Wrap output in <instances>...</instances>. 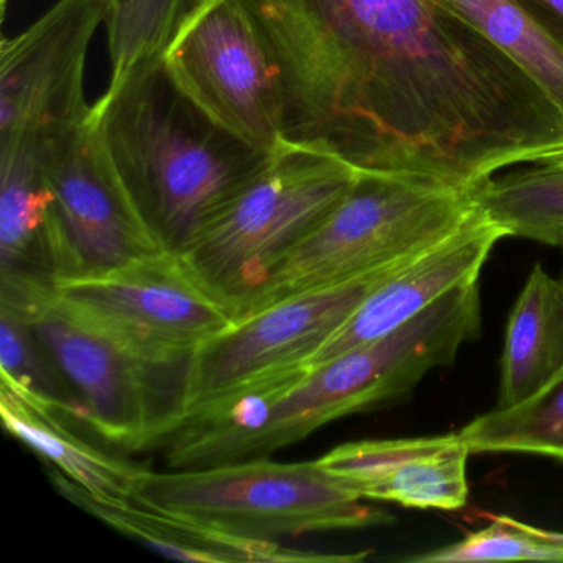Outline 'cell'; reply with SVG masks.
Here are the masks:
<instances>
[{"label": "cell", "mask_w": 563, "mask_h": 563, "mask_svg": "<svg viewBox=\"0 0 563 563\" xmlns=\"http://www.w3.org/2000/svg\"><path fill=\"white\" fill-rule=\"evenodd\" d=\"M161 58L176 90L230 136L262 153L285 141L278 65L243 0H194Z\"/></svg>", "instance_id": "cell-7"}, {"label": "cell", "mask_w": 563, "mask_h": 563, "mask_svg": "<svg viewBox=\"0 0 563 563\" xmlns=\"http://www.w3.org/2000/svg\"><path fill=\"white\" fill-rule=\"evenodd\" d=\"M471 453H532L563 460V378L517 408H496L460 431Z\"/></svg>", "instance_id": "cell-21"}, {"label": "cell", "mask_w": 563, "mask_h": 563, "mask_svg": "<svg viewBox=\"0 0 563 563\" xmlns=\"http://www.w3.org/2000/svg\"><path fill=\"white\" fill-rule=\"evenodd\" d=\"M474 212L470 192L446 184L362 170L347 197L289 253L243 316L395 268L446 239Z\"/></svg>", "instance_id": "cell-4"}, {"label": "cell", "mask_w": 563, "mask_h": 563, "mask_svg": "<svg viewBox=\"0 0 563 563\" xmlns=\"http://www.w3.org/2000/svg\"><path fill=\"white\" fill-rule=\"evenodd\" d=\"M55 489L85 512L103 520L107 526L144 545L153 547L169 559L187 562L308 563L358 562L368 552L318 553L288 549L275 540L249 539L223 532L216 527L163 510L140 506L134 500H108L93 496L58 470L48 473Z\"/></svg>", "instance_id": "cell-14"}, {"label": "cell", "mask_w": 563, "mask_h": 563, "mask_svg": "<svg viewBox=\"0 0 563 563\" xmlns=\"http://www.w3.org/2000/svg\"><path fill=\"white\" fill-rule=\"evenodd\" d=\"M161 57L113 74L91 117L147 229L161 249L180 255L272 153L207 120L170 84Z\"/></svg>", "instance_id": "cell-2"}, {"label": "cell", "mask_w": 563, "mask_h": 563, "mask_svg": "<svg viewBox=\"0 0 563 563\" xmlns=\"http://www.w3.org/2000/svg\"><path fill=\"white\" fill-rule=\"evenodd\" d=\"M5 4H8V0H2V9L5 11Z\"/></svg>", "instance_id": "cell-25"}, {"label": "cell", "mask_w": 563, "mask_h": 563, "mask_svg": "<svg viewBox=\"0 0 563 563\" xmlns=\"http://www.w3.org/2000/svg\"><path fill=\"white\" fill-rule=\"evenodd\" d=\"M361 174L328 147L285 140L180 256L233 319L242 318L275 269L338 209Z\"/></svg>", "instance_id": "cell-3"}, {"label": "cell", "mask_w": 563, "mask_h": 563, "mask_svg": "<svg viewBox=\"0 0 563 563\" xmlns=\"http://www.w3.org/2000/svg\"><path fill=\"white\" fill-rule=\"evenodd\" d=\"M0 417L5 430L44 457L68 479L93 496L108 500H133L143 467L113 456L84 440L74 424L44 405L0 385Z\"/></svg>", "instance_id": "cell-17"}, {"label": "cell", "mask_w": 563, "mask_h": 563, "mask_svg": "<svg viewBox=\"0 0 563 563\" xmlns=\"http://www.w3.org/2000/svg\"><path fill=\"white\" fill-rule=\"evenodd\" d=\"M504 236L476 207L460 229L388 275L309 361V367L384 338L453 289L479 282L487 256Z\"/></svg>", "instance_id": "cell-12"}, {"label": "cell", "mask_w": 563, "mask_h": 563, "mask_svg": "<svg viewBox=\"0 0 563 563\" xmlns=\"http://www.w3.org/2000/svg\"><path fill=\"white\" fill-rule=\"evenodd\" d=\"M44 342L87 410L98 437L126 451L163 446L184 415L189 365L144 357L126 339L62 301L54 291L0 299Z\"/></svg>", "instance_id": "cell-6"}, {"label": "cell", "mask_w": 563, "mask_h": 563, "mask_svg": "<svg viewBox=\"0 0 563 563\" xmlns=\"http://www.w3.org/2000/svg\"><path fill=\"white\" fill-rule=\"evenodd\" d=\"M523 68L563 113V48L517 0H441Z\"/></svg>", "instance_id": "cell-19"}, {"label": "cell", "mask_w": 563, "mask_h": 563, "mask_svg": "<svg viewBox=\"0 0 563 563\" xmlns=\"http://www.w3.org/2000/svg\"><path fill=\"white\" fill-rule=\"evenodd\" d=\"M103 0H60L0 45V141L45 137L90 117L85 65Z\"/></svg>", "instance_id": "cell-11"}, {"label": "cell", "mask_w": 563, "mask_h": 563, "mask_svg": "<svg viewBox=\"0 0 563 563\" xmlns=\"http://www.w3.org/2000/svg\"><path fill=\"white\" fill-rule=\"evenodd\" d=\"M104 5H107V14L108 12L113 11L114 8H118V5L123 2V0H103Z\"/></svg>", "instance_id": "cell-24"}, {"label": "cell", "mask_w": 563, "mask_h": 563, "mask_svg": "<svg viewBox=\"0 0 563 563\" xmlns=\"http://www.w3.org/2000/svg\"><path fill=\"white\" fill-rule=\"evenodd\" d=\"M54 192L51 246L57 282L100 275L163 252L121 183L95 118L38 137Z\"/></svg>", "instance_id": "cell-8"}, {"label": "cell", "mask_w": 563, "mask_h": 563, "mask_svg": "<svg viewBox=\"0 0 563 563\" xmlns=\"http://www.w3.org/2000/svg\"><path fill=\"white\" fill-rule=\"evenodd\" d=\"M55 295L163 365H189L200 345L235 322L183 256L167 250L100 275L60 279Z\"/></svg>", "instance_id": "cell-9"}, {"label": "cell", "mask_w": 563, "mask_h": 563, "mask_svg": "<svg viewBox=\"0 0 563 563\" xmlns=\"http://www.w3.org/2000/svg\"><path fill=\"white\" fill-rule=\"evenodd\" d=\"M563 48V0H517Z\"/></svg>", "instance_id": "cell-23"}, {"label": "cell", "mask_w": 563, "mask_h": 563, "mask_svg": "<svg viewBox=\"0 0 563 563\" xmlns=\"http://www.w3.org/2000/svg\"><path fill=\"white\" fill-rule=\"evenodd\" d=\"M415 563L506 562L536 560L563 562V532L540 529L509 516H497L489 526L466 533L460 542L421 555L410 556Z\"/></svg>", "instance_id": "cell-22"}, {"label": "cell", "mask_w": 563, "mask_h": 563, "mask_svg": "<svg viewBox=\"0 0 563 563\" xmlns=\"http://www.w3.org/2000/svg\"><path fill=\"white\" fill-rule=\"evenodd\" d=\"M2 384L44 405L74 427L87 424V410L34 329L14 312L0 308Z\"/></svg>", "instance_id": "cell-20"}, {"label": "cell", "mask_w": 563, "mask_h": 563, "mask_svg": "<svg viewBox=\"0 0 563 563\" xmlns=\"http://www.w3.org/2000/svg\"><path fill=\"white\" fill-rule=\"evenodd\" d=\"M470 444L457 431L443 437L355 441L316 461L362 499L456 510L466 506L470 494Z\"/></svg>", "instance_id": "cell-13"}, {"label": "cell", "mask_w": 563, "mask_h": 563, "mask_svg": "<svg viewBox=\"0 0 563 563\" xmlns=\"http://www.w3.org/2000/svg\"><path fill=\"white\" fill-rule=\"evenodd\" d=\"M282 78L285 140L471 192L563 153V113L441 0H243Z\"/></svg>", "instance_id": "cell-1"}, {"label": "cell", "mask_w": 563, "mask_h": 563, "mask_svg": "<svg viewBox=\"0 0 563 563\" xmlns=\"http://www.w3.org/2000/svg\"><path fill=\"white\" fill-rule=\"evenodd\" d=\"M563 378V282L536 265L510 311L496 408H517Z\"/></svg>", "instance_id": "cell-16"}, {"label": "cell", "mask_w": 563, "mask_h": 563, "mask_svg": "<svg viewBox=\"0 0 563 563\" xmlns=\"http://www.w3.org/2000/svg\"><path fill=\"white\" fill-rule=\"evenodd\" d=\"M470 196L506 236L563 249V153L494 174Z\"/></svg>", "instance_id": "cell-18"}, {"label": "cell", "mask_w": 563, "mask_h": 563, "mask_svg": "<svg viewBox=\"0 0 563 563\" xmlns=\"http://www.w3.org/2000/svg\"><path fill=\"white\" fill-rule=\"evenodd\" d=\"M398 266L334 288L283 299L236 319L190 357L183 418L246 382L283 368L308 365Z\"/></svg>", "instance_id": "cell-10"}, {"label": "cell", "mask_w": 563, "mask_h": 563, "mask_svg": "<svg viewBox=\"0 0 563 563\" xmlns=\"http://www.w3.org/2000/svg\"><path fill=\"white\" fill-rule=\"evenodd\" d=\"M52 207L38 137L0 141V296L55 289Z\"/></svg>", "instance_id": "cell-15"}, {"label": "cell", "mask_w": 563, "mask_h": 563, "mask_svg": "<svg viewBox=\"0 0 563 563\" xmlns=\"http://www.w3.org/2000/svg\"><path fill=\"white\" fill-rule=\"evenodd\" d=\"M560 279H562V282H563V273H562V275H560Z\"/></svg>", "instance_id": "cell-26"}, {"label": "cell", "mask_w": 563, "mask_h": 563, "mask_svg": "<svg viewBox=\"0 0 563 563\" xmlns=\"http://www.w3.org/2000/svg\"><path fill=\"white\" fill-rule=\"evenodd\" d=\"M134 503L209 527L279 540L302 533L384 526L390 514L329 476L318 461L275 463L268 457L203 470H141Z\"/></svg>", "instance_id": "cell-5"}]
</instances>
